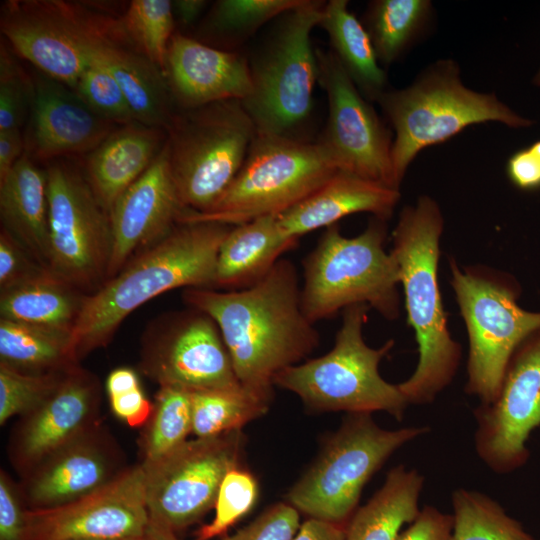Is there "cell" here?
<instances>
[{"label":"cell","mask_w":540,"mask_h":540,"mask_svg":"<svg viewBox=\"0 0 540 540\" xmlns=\"http://www.w3.org/2000/svg\"><path fill=\"white\" fill-rule=\"evenodd\" d=\"M295 265L281 258L250 287L227 292L186 288L184 303L217 324L240 384L271 402L275 376L299 364L320 343L301 307Z\"/></svg>","instance_id":"6da1fadb"},{"label":"cell","mask_w":540,"mask_h":540,"mask_svg":"<svg viewBox=\"0 0 540 540\" xmlns=\"http://www.w3.org/2000/svg\"><path fill=\"white\" fill-rule=\"evenodd\" d=\"M231 227L178 224L87 294L71 333L75 361L108 345L122 321L152 298L180 287L214 289L219 249Z\"/></svg>","instance_id":"7a4b0ae2"},{"label":"cell","mask_w":540,"mask_h":540,"mask_svg":"<svg viewBox=\"0 0 540 540\" xmlns=\"http://www.w3.org/2000/svg\"><path fill=\"white\" fill-rule=\"evenodd\" d=\"M443 229L439 204L421 195L401 210L392 231L390 252L399 269L407 322L419 353L412 375L398 384L409 405L434 401L453 381L461 360V346L451 337L438 280Z\"/></svg>","instance_id":"3957f363"},{"label":"cell","mask_w":540,"mask_h":540,"mask_svg":"<svg viewBox=\"0 0 540 540\" xmlns=\"http://www.w3.org/2000/svg\"><path fill=\"white\" fill-rule=\"evenodd\" d=\"M394 130L392 167L396 186L423 149L448 141L470 125L490 121L511 128L532 124L494 93L467 88L452 59H439L402 89L386 90L376 101Z\"/></svg>","instance_id":"277c9868"},{"label":"cell","mask_w":540,"mask_h":540,"mask_svg":"<svg viewBox=\"0 0 540 540\" xmlns=\"http://www.w3.org/2000/svg\"><path fill=\"white\" fill-rule=\"evenodd\" d=\"M386 239V220L374 216L354 237L344 236L338 224L325 228L303 260L301 307L310 322L357 304L368 305L387 320L398 318L399 269L385 249Z\"/></svg>","instance_id":"5b68a950"},{"label":"cell","mask_w":540,"mask_h":540,"mask_svg":"<svg viewBox=\"0 0 540 540\" xmlns=\"http://www.w3.org/2000/svg\"><path fill=\"white\" fill-rule=\"evenodd\" d=\"M369 309L357 304L343 310L332 349L283 369L275 376L274 386L293 392L313 411H385L401 420L409 403L398 384L387 382L379 373V364L392 350L394 340L378 348L366 344L363 327Z\"/></svg>","instance_id":"8992f818"},{"label":"cell","mask_w":540,"mask_h":540,"mask_svg":"<svg viewBox=\"0 0 540 540\" xmlns=\"http://www.w3.org/2000/svg\"><path fill=\"white\" fill-rule=\"evenodd\" d=\"M337 171L318 142L257 133L239 172L205 212L186 210L178 224L230 226L279 215L308 197Z\"/></svg>","instance_id":"52a82bcc"},{"label":"cell","mask_w":540,"mask_h":540,"mask_svg":"<svg viewBox=\"0 0 540 540\" xmlns=\"http://www.w3.org/2000/svg\"><path fill=\"white\" fill-rule=\"evenodd\" d=\"M325 3L305 0L276 18L249 61L252 91L242 103L257 133L297 138L295 131L308 121L318 82L311 33Z\"/></svg>","instance_id":"ba28073f"},{"label":"cell","mask_w":540,"mask_h":540,"mask_svg":"<svg viewBox=\"0 0 540 540\" xmlns=\"http://www.w3.org/2000/svg\"><path fill=\"white\" fill-rule=\"evenodd\" d=\"M450 283L468 335L465 391L490 404L498 395L517 347L540 329V312L519 306L518 282L483 265L460 266L449 259Z\"/></svg>","instance_id":"9c48e42d"},{"label":"cell","mask_w":540,"mask_h":540,"mask_svg":"<svg viewBox=\"0 0 540 540\" xmlns=\"http://www.w3.org/2000/svg\"><path fill=\"white\" fill-rule=\"evenodd\" d=\"M170 171L182 204L210 209L242 167L257 134L241 100L173 113L165 128Z\"/></svg>","instance_id":"30bf717a"},{"label":"cell","mask_w":540,"mask_h":540,"mask_svg":"<svg viewBox=\"0 0 540 540\" xmlns=\"http://www.w3.org/2000/svg\"><path fill=\"white\" fill-rule=\"evenodd\" d=\"M428 427L381 428L371 413L349 414L316 461L293 485L287 503L310 518L343 525L362 490L387 459Z\"/></svg>","instance_id":"8fae6325"},{"label":"cell","mask_w":540,"mask_h":540,"mask_svg":"<svg viewBox=\"0 0 540 540\" xmlns=\"http://www.w3.org/2000/svg\"><path fill=\"white\" fill-rule=\"evenodd\" d=\"M0 26L19 58L72 89L97 50L121 32L120 17L61 0L5 1Z\"/></svg>","instance_id":"7c38bea8"},{"label":"cell","mask_w":540,"mask_h":540,"mask_svg":"<svg viewBox=\"0 0 540 540\" xmlns=\"http://www.w3.org/2000/svg\"><path fill=\"white\" fill-rule=\"evenodd\" d=\"M46 171L49 270L85 294L93 293L107 280L110 214L75 166L56 162Z\"/></svg>","instance_id":"4fadbf2b"},{"label":"cell","mask_w":540,"mask_h":540,"mask_svg":"<svg viewBox=\"0 0 540 540\" xmlns=\"http://www.w3.org/2000/svg\"><path fill=\"white\" fill-rule=\"evenodd\" d=\"M244 445L241 430L186 441L145 471L149 519L175 533L200 520L214 507L225 475L238 463Z\"/></svg>","instance_id":"5bb4252c"},{"label":"cell","mask_w":540,"mask_h":540,"mask_svg":"<svg viewBox=\"0 0 540 540\" xmlns=\"http://www.w3.org/2000/svg\"><path fill=\"white\" fill-rule=\"evenodd\" d=\"M139 369L159 386L191 392L241 385L217 324L191 307L159 316L147 326Z\"/></svg>","instance_id":"9a60e30c"},{"label":"cell","mask_w":540,"mask_h":540,"mask_svg":"<svg viewBox=\"0 0 540 540\" xmlns=\"http://www.w3.org/2000/svg\"><path fill=\"white\" fill-rule=\"evenodd\" d=\"M318 82L328 119L318 143L339 171L398 189L392 167V133L331 50L315 49Z\"/></svg>","instance_id":"2e32d148"},{"label":"cell","mask_w":540,"mask_h":540,"mask_svg":"<svg viewBox=\"0 0 540 540\" xmlns=\"http://www.w3.org/2000/svg\"><path fill=\"white\" fill-rule=\"evenodd\" d=\"M475 448L494 472L508 473L526 463V442L540 425V329L513 353L497 397L474 410Z\"/></svg>","instance_id":"e0dca14e"},{"label":"cell","mask_w":540,"mask_h":540,"mask_svg":"<svg viewBox=\"0 0 540 540\" xmlns=\"http://www.w3.org/2000/svg\"><path fill=\"white\" fill-rule=\"evenodd\" d=\"M26 540L136 539L149 524L145 471L139 463L68 504L27 510Z\"/></svg>","instance_id":"ac0fdd59"},{"label":"cell","mask_w":540,"mask_h":540,"mask_svg":"<svg viewBox=\"0 0 540 540\" xmlns=\"http://www.w3.org/2000/svg\"><path fill=\"white\" fill-rule=\"evenodd\" d=\"M128 467L116 439L99 422L20 477L18 486L27 510L54 508L99 490Z\"/></svg>","instance_id":"d6986e66"},{"label":"cell","mask_w":540,"mask_h":540,"mask_svg":"<svg viewBox=\"0 0 540 540\" xmlns=\"http://www.w3.org/2000/svg\"><path fill=\"white\" fill-rule=\"evenodd\" d=\"M101 397L97 376L77 364L45 401L19 416L7 448L19 476L98 424Z\"/></svg>","instance_id":"ffe728a7"},{"label":"cell","mask_w":540,"mask_h":540,"mask_svg":"<svg viewBox=\"0 0 540 540\" xmlns=\"http://www.w3.org/2000/svg\"><path fill=\"white\" fill-rule=\"evenodd\" d=\"M186 210L170 171L165 142L151 166L110 211L112 250L107 280L135 255L169 234Z\"/></svg>","instance_id":"44dd1931"},{"label":"cell","mask_w":540,"mask_h":540,"mask_svg":"<svg viewBox=\"0 0 540 540\" xmlns=\"http://www.w3.org/2000/svg\"><path fill=\"white\" fill-rule=\"evenodd\" d=\"M34 96L26 149L39 160L90 153L114 129L67 85L41 72L33 76Z\"/></svg>","instance_id":"7402d4cb"},{"label":"cell","mask_w":540,"mask_h":540,"mask_svg":"<svg viewBox=\"0 0 540 540\" xmlns=\"http://www.w3.org/2000/svg\"><path fill=\"white\" fill-rule=\"evenodd\" d=\"M164 75L180 109L229 99L244 101L252 91L246 57L180 33L169 44Z\"/></svg>","instance_id":"603a6c76"},{"label":"cell","mask_w":540,"mask_h":540,"mask_svg":"<svg viewBox=\"0 0 540 540\" xmlns=\"http://www.w3.org/2000/svg\"><path fill=\"white\" fill-rule=\"evenodd\" d=\"M400 197L398 189L337 171L308 197L279 214L278 223L284 233L299 239L355 213H371L387 221Z\"/></svg>","instance_id":"cb8c5ba5"},{"label":"cell","mask_w":540,"mask_h":540,"mask_svg":"<svg viewBox=\"0 0 540 540\" xmlns=\"http://www.w3.org/2000/svg\"><path fill=\"white\" fill-rule=\"evenodd\" d=\"M164 131L133 121L114 129L88 153L84 175L109 214L118 198L144 174L164 147Z\"/></svg>","instance_id":"d4e9b609"},{"label":"cell","mask_w":540,"mask_h":540,"mask_svg":"<svg viewBox=\"0 0 540 540\" xmlns=\"http://www.w3.org/2000/svg\"><path fill=\"white\" fill-rule=\"evenodd\" d=\"M0 216L2 228L49 269L47 171L27 154L0 180Z\"/></svg>","instance_id":"484cf974"},{"label":"cell","mask_w":540,"mask_h":540,"mask_svg":"<svg viewBox=\"0 0 540 540\" xmlns=\"http://www.w3.org/2000/svg\"><path fill=\"white\" fill-rule=\"evenodd\" d=\"M277 216L231 227L219 249L214 289L233 291L252 286L297 245L299 239L284 233Z\"/></svg>","instance_id":"4316f807"},{"label":"cell","mask_w":540,"mask_h":540,"mask_svg":"<svg viewBox=\"0 0 540 540\" xmlns=\"http://www.w3.org/2000/svg\"><path fill=\"white\" fill-rule=\"evenodd\" d=\"M94 59L104 62L115 77L135 121L165 130L174 112L163 71L128 39L108 41L97 51Z\"/></svg>","instance_id":"83f0119b"},{"label":"cell","mask_w":540,"mask_h":540,"mask_svg":"<svg viewBox=\"0 0 540 540\" xmlns=\"http://www.w3.org/2000/svg\"><path fill=\"white\" fill-rule=\"evenodd\" d=\"M424 477L404 465L392 468L381 488L358 508L345 528V540H398L400 530L418 516Z\"/></svg>","instance_id":"f1b7e54d"},{"label":"cell","mask_w":540,"mask_h":540,"mask_svg":"<svg viewBox=\"0 0 540 540\" xmlns=\"http://www.w3.org/2000/svg\"><path fill=\"white\" fill-rule=\"evenodd\" d=\"M87 294L49 269L0 290L1 318L71 330Z\"/></svg>","instance_id":"f546056e"},{"label":"cell","mask_w":540,"mask_h":540,"mask_svg":"<svg viewBox=\"0 0 540 540\" xmlns=\"http://www.w3.org/2000/svg\"><path fill=\"white\" fill-rule=\"evenodd\" d=\"M347 0L325 3L319 26L328 34L332 52L368 101H377L387 90L371 38L363 23L349 10Z\"/></svg>","instance_id":"4dcf8cb0"},{"label":"cell","mask_w":540,"mask_h":540,"mask_svg":"<svg viewBox=\"0 0 540 540\" xmlns=\"http://www.w3.org/2000/svg\"><path fill=\"white\" fill-rule=\"evenodd\" d=\"M71 330L0 318V365L23 373H48L79 364Z\"/></svg>","instance_id":"1f68e13d"},{"label":"cell","mask_w":540,"mask_h":540,"mask_svg":"<svg viewBox=\"0 0 540 540\" xmlns=\"http://www.w3.org/2000/svg\"><path fill=\"white\" fill-rule=\"evenodd\" d=\"M430 0H374L363 20L380 63L389 65L401 58L425 35L431 25Z\"/></svg>","instance_id":"d6a6232c"},{"label":"cell","mask_w":540,"mask_h":540,"mask_svg":"<svg viewBox=\"0 0 540 540\" xmlns=\"http://www.w3.org/2000/svg\"><path fill=\"white\" fill-rule=\"evenodd\" d=\"M192 433L209 438L241 430L265 414L270 402L242 385L233 388L191 392Z\"/></svg>","instance_id":"836d02e7"},{"label":"cell","mask_w":540,"mask_h":540,"mask_svg":"<svg viewBox=\"0 0 540 540\" xmlns=\"http://www.w3.org/2000/svg\"><path fill=\"white\" fill-rule=\"evenodd\" d=\"M153 411L139 437L142 465L166 457L192 433L191 391L175 386H159Z\"/></svg>","instance_id":"e575fe53"},{"label":"cell","mask_w":540,"mask_h":540,"mask_svg":"<svg viewBox=\"0 0 540 540\" xmlns=\"http://www.w3.org/2000/svg\"><path fill=\"white\" fill-rule=\"evenodd\" d=\"M305 0H219L207 14L201 33L206 40L229 48L259 28L300 6Z\"/></svg>","instance_id":"d590c367"},{"label":"cell","mask_w":540,"mask_h":540,"mask_svg":"<svg viewBox=\"0 0 540 540\" xmlns=\"http://www.w3.org/2000/svg\"><path fill=\"white\" fill-rule=\"evenodd\" d=\"M451 540H535L489 496L465 488L452 494Z\"/></svg>","instance_id":"8d00e7d4"},{"label":"cell","mask_w":540,"mask_h":540,"mask_svg":"<svg viewBox=\"0 0 540 540\" xmlns=\"http://www.w3.org/2000/svg\"><path fill=\"white\" fill-rule=\"evenodd\" d=\"M120 20L133 46L164 73L168 47L174 36L172 1L133 0Z\"/></svg>","instance_id":"74e56055"},{"label":"cell","mask_w":540,"mask_h":540,"mask_svg":"<svg viewBox=\"0 0 540 540\" xmlns=\"http://www.w3.org/2000/svg\"><path fill=\"white\" fill-rule=\"evenodd\" d=\"M72 367L48 373H23L0 365V424L39 406Z\"/></svg>","instance_id":"f35d334b"},{"label":"cell","mask_w":540,"mask_h":540,"mask_svg":"<svg viewBox=\"0 0 540 540\" xmlns=\"http://www.w3.org/2000/svg\"><path fill=\"white\" fill-rule=\"evenodd\" d=\"M257 497L258 484L255 477L239 467L231 469L219 488L213 520L199 528L195 540H211L224 535L250 512Z\"/></svg>","instance_id":"ab89813d"},{"label":"cell","mask_w":540,"mask_h":540,"mask_svg":"<svg viewBox=\"0 0 540 540\" xmlns=\"http://www.w3.org/2000/svg\"><path fill=\"white\" fill-rule=\"evenodd\" d=\"M18 56L3 41L0 48V132L24 125L34 96L33 77L23 69Z\"/></svg>","instance_id":"60d3db41"},{"label":"cell","mask_w":540,"mask_h":540,"mask_svg":"<svg viewBox=\"0 0 540 540\" xmlns=\"http://www.w3.org/2000/svg\"><path fill=\"white\" fill-rule=\"evenodd\" d=\"M73 90L98 115L114 125L122 126L135 121L120 85L101 60L91 62Z\"/></svg>","instance_id":"b9f144b4"},{"label":"cell","mask_w":540,"mask_h":540,"mask_svg":"<svg viewBox=\"0 0 540 540\" xmlns=\"http://www.w3.org/2000/svg\"><path fill=\"white\" fill-rule=\"evenodd\" d=\"M300 525L297 509L289 503H277L222 540H293Z\"/></svg>","instance_id":"7bdbcfd3"},{"label":"cell","mask_w":540,"mask_h":540,"mask_svg":"<svg viewBox=\"0 0 540 540\" xmlns=\"http://www.w3.org/2000/svg\"><path fill=\"white\" fill-rule=\"evenodd\" d=\"M32 256L5 229L0 233V290L42 270Z\"/></svg>","instance_id":"ee69618b"},{"label":"cell","mask_w":540,"mask_h":540,"mask_svg":"<svg viewBox=\"0 0 540 540\" xmlns=\"http://www.w3.org/2000/svg\"><path fill=\"white\" fill-rule=\"evenodd\" d=\"M26 508L19 486L0 472V540H26Z\"/></svg>","instance_id":"f6af8a7d"},{"label":"cell","mask_w":540,"mask_h":540,"mask_svg":"<svg viewBox=\"0 0 540 540\" xmlns=\"http://www.w3.org/2000/svg\"><path fill=\"white\" fill-rule=\"evenodd\" d=\"M112 412L133 428L144 426L153 411V403L146 398L141 384L108 394Z\"/></svg>","instance_id":"bcb514c9"},{"label":"cell","mask_w":540,"mask_h":540,"mask_svg":"<svg viewBox=\"0 0 540 540\" xmlns=\"http://www.w3.org/2000/svg\"><path fill=\"white\" fill-rule=\"evenodd\" d=\"M452 529V515L425 506L398 540H451Z\"/></svg>","instance_id":"7dc6e473"},{"label":"cell","mask_w":540,"mask_h":540,"mask_svg":"<svg viewBox=\"0 0 540 540\" xmlns=\"http://www.w3.org/2000/svg\"><path fill=\"white\" fill-rule=\"evenodd\" d=\"M506 172L511 183L521 190L540 188V140L513 153Z\"/></svg>","instance_id":"c3c4849f"},{"label":"cell","mask_w":540,"mask_h":540,"mask_svg":"<svg viewBox=\"0 0 540 540\" xmlns=\"http://www.w3.org/2000/svg\"><path fill=\"white\" fill-rule=\"evenodd\" d=\"M26 141L21 130L0 132V180L12 170L18 160L24 155Z\"/></svg>","instance_id":"681fc988"},{"label":"cell","mask_w":540,"mask_h":540,"mask_svg":"<svg viewBox=\"0 0 540 540\" xmlns=\"http://www.w3.org/2000/svg\"><path fill=\"white\" fill-rule=\"evenodd\" d=\"M293 540H345L343 525L309 518L300 525Z\"/></svg>","instance_id":"f907efd6"},{"label":"cell","mask_w":540,"mask_h":540,"mask_svg":"<svg viewBox=\"0 0 540 540\" xmlns=\"http://www.w3.org/2000/svg\"><path fill=\"white\" fill-rule=\"evenodd\" d=\"M208 1L176 0L172 1L174 17L184 26H190L200 17Z\"/></svg>","instance_id":"816d5d0a"},{"label":"cell","mask_w":540,"mask_h":540,"mask_svg":"<svg viewBox=\"0 0 540 540\" xmlns=\"http://www.w3.org/2000/svg\"><path fill=\"white\" fill-rule=\"evenodd\" d=\"M135 540H181L176 533L149 519V524L144 533Z\"/></svg>","instance_id":"f5cc1de1"},{"label":"cell","mask_w":540,"mask_h":540,"mask_svg":"<svg viewBox=\"0 0 540 540\" xmlns=\"http://www.w3.org/2000/svg\"><path fill=\"white\" fill-rule=\"evenodd\" d=\"M534 84L536 86H540V68L534 77Z\"/></svg>","instance_id":"db71d44e"},{"label":"cell","mask_w":540,"mask_h":540,"mask_svg":"<svg viewBox=\"0 0 540 540\" xmlns=\"http://www.w3.org/2000/svg\"><path fill=\"white\" fill-rule=\"evenodd\" d=\"M69 540H135V539H69Z\"/></svg>","instance_id":"11a10c76"}]
</instances>
